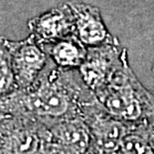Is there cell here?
<instances>
[{
  "label": "cell",
  "mask_w": 154,
  "mask_h": 154,
  "mask_svg": "<svg viewBox=\"0 0 154 154\" xmlns=\"http://www.w3.org/2000/svg\"><path fill=\"white\" fill-rule=\"evenodd\" d=\"M68 3L74 15L75 35L86 47H96L113 40L99 7L84 2Z\"/></svg>",
  "instance_id": "obj_7"
},
{
  "label": "cell",
  "mask_w": 154,
  "mask_h": 154,
  "mask_svg": "<svg viewBox=\"0 0 154 154\" xmlns=\"http://www.w3.org/2000/svg\"><path fill=\"white\" fill-rule=\"evenodd\" d=\"M41 45L50 60L58 67L66 70H78L88 55V47L75 34L52 43Z\"/></svg>",
  "instance_id": "obj_8"
},
{
  "label": "cell",
  "mask_w": 154,
  "mask_h": 154,
  "mask_svg": "<svg viewBox=\"0 0 154 154\" xmlns=\"http://www.w3.org/2000/svg\"><path fill=\"white\" fill-rule=\"evenodd\" d=\"M12 67L17 90H26L38 80L49 63V56L40 42L30 34L21 41H9Z\"/></svg>",
  "instance_id": "obj_4"
},
{
  "label": "cell",
  "mask_w": 154,
  "mask_h": 154,
  "mask_svg": "<svg viewBox=\"0 0 154 154\" xmlns=\"http://www.w3.org/2000/svg\"></svg>",
  "instance_id": "obj_12"
},
{
  "label": "cell",
  "mask_w": 154,
  "mask_h": 154,
  "mask_svg": "<svg viewBox=\"0 0 154 154\" xmlns=\"http://www.w3.org/2000/svg\"><path fill=\"white\" fill-rule=\"evenodd\" d=\"M91 143L90 126L83 116H76L47 126L44 150L60 154H88Z\"/></svg>",
  "instance_id": "obj_5"
},
{
  "label": "cell",
  "mask_w": 154,
  "mask_h": 154,
  "mask_svg": "<svg viewBox=\"0 0 154 154\" xmlns=\"http://www.w3.org/2000/svg\"><path fill=\"white\" fill-rule=\"evenodd\" d=\"M146 130L150 140H151V142L154 145V119H150L149 121L146 122Z\"/></svg>",
  "instance_id": "obj_10"
},
{
  "label": "cell",
  "mask_w": 154,
  "mask_h": 154,
  "mask_svg": "<svg viewBox=\"0 0 154 154\" xmlns=\"http://www.w3.org/2000/svg\"><path fill=\"white\" fill-rule=\"evenodd\" d=\"M126 62H128L127 50L114 38L103 45L88 48L86 60L78 71L84 84L96 94Z\"/></svg>",
  "instance_id": "obj_3"
},
{
  "label": "cell",
  "mask_w": 154,
  "mask_h": 154,
  "mask_svg": "<svg viewBox=\"0 0 154 154\" xmlns=\"http://www.w3.org/2000/svg\"><path fill=\"white\" fill-rule=\"evenodd\" d=\"M94 100L96 94L84 84L78 70L62 69L49 60L30 88L16 90L0 99V116H22L49 126L61 119L82 116L84 107Z\"/></svg>",
  "instance_id": "obj_1"
},
{
  "label": "cell",
  "mask_w": 154,
  "mask_h": 154,
  "mask_svg": "<svg viewBox=\"0 0 154 154\" xmlns=\"http://www.w3.org/2000/svg\"><path fill=\"white\" fill-rule=\"evenodd\" d=\"M96 97L107 113L123 122L136 125L154 119V96L140 83L128 62L117 69Z\"/></svg>",
  "instance_id": "obj_2"
},
{
  "label": "cell",
  "mask_w": 154,
  "mask_h": 154,
  "mask_svg": "<svg viewBox=\"0 0 154 154\" xmlns=\"http://www.w3.org/2000/svg\"><path fill=\"white\" fill-rule=\"evenodd\" d=\"M11 53L6 39L0 41V99L17 90Z\"/></svg>",
  "instance_id": "obj_9"
},
{
  "label": "cell",
  "mask_w": 154,
  "mask_h": 154,
  "mask_svg": "<svg viewBox=\"0 0 154 154\" xmlns=\"http://www.w3.org/2000/svg\"><path fill=\"white\" fill-rule=\"evenodd\" d=\"M3 39H4V38H2V37H1V36H0V41H2V40H3Z\"/></svg>",
  "instance_id": "obj_11"
},
{
  "label": "cell",
  "mask_w": 154,
  "mask_h": 154,
  "mask_svg": "<svg viewBox=\"0 0 154 154\" xmlns=\"http://www.w3.org/2000/svg\"><path fill=\"white\" fill-rule=\"evenodd\" d=\"M28 28L41 44L61 40L75 34L73 11L69 3H64L32 18Z\"/></svg>",
  "instance_id": "obj_6"
}]
</instances>
